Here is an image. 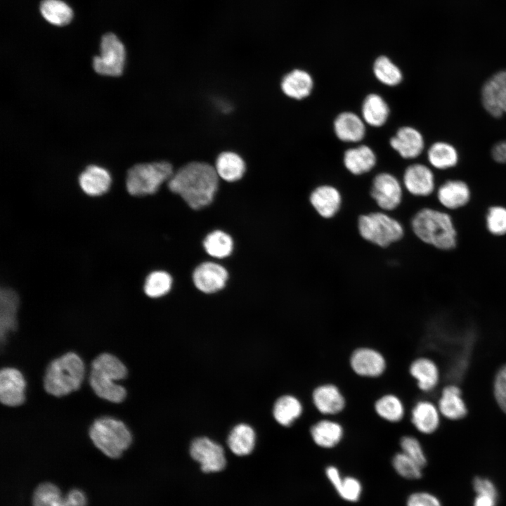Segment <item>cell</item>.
I'll use <instances>...</instances> for the list:
<instances>
[{
  "label": "cell",
  "mask_w": 506,
  "mask_h": 506,
  "mask_svg": "<svg viewBox=\"0 0 506 506\" xmlns=\"http://www.w3.org/2000/svg\"><path fill=\"white\" fill-rule=\"evenodd\" d=\"M218 186L219 176L214 167L203 162L185 164L174 173L168 183L169 190L194 209L209 205Z\"/></svg>",
  "instance_id": "cell-1"
},
{
  "label": "cell",
  "mask_w": 506,
  "mask_h": 506,
  "mask_svg": "<svg viewBox=\"0 0 506 506\" xmlns=\"http://www.w3.org/2000/svg\"><path fill=\"white\" fill-rule=\"evenodd\" d=\"M410 228L422 242L449 250L456 245V231L449 215L432 207L419 209L411 218Z\"/></svg>",
  "instance_id": "cell-2"
},
{
  "label": "cell",
  "mask_w": 506,
  "mask_h": 506,
  "mask_svg": "<svg viewBox=\"0 0 506 506\" xmlns=\"http://www.w3.org/2000/svg\"><path fill=\"white\" fill-rule=\"evenodd\" d=\"M127 368L117 356L103 353L92 361L89 374V384L93 392L100 398L114 403L124 401L126 397L125 388L116 383L127 376Z\"/></svg>",
  "instance_id": "cell-3"
},
{
  "label": "cell",
  "mask_w": 506,
  "mask_h": 506,
  "mask_svg": "<svg viewBox=\"0 0 506 506\" xmlns=\"http://www.w3.org/2000/svg\"><path fill=\"white\" fill-rule=\"evenodd\" d=\"M84 375L82 359L74 352H67L48 365L43 379L44 388L48 394L62 397L79 389Z\"/></svg>",
  "instance_id": "cell-4"
},
{
  "label": "cell",
  "mask_w": 506,
  "mask_h": 506,
  "mask_svg": "<svg viewBox=\"0 0 506 506\" xmlns=\"http://www.w3.org/2000/svg\"><path fill=\"white\" fill-rule=\"evenodd\" d=\"M358 229L364 240L382 248L398 242L405 235L402 223L382 210L361 214L358 219Z\"/></svg>",
  "instance_id": "cell-5"
},
{
  "label": "cell",
  "mask_w": 506,
  "mask_h": 506,
  "mask_svg": "<svg viewBox=\"0 0 506 506\" xmlns=\"http://www.w3.org/2000/svg\"><path fill=\"white\" fill-rule=\"evenodd\" d=\"M89 435L94 446L110 458H119L132 442V435L126 425L109 416L93 422Z\"/></svg>",
  "instance_id": "cell-6"
},
{
  "label": "cell",
  "mask_w": 506,
  "mask_h": 506,
  "mask_svg": "<svg viewBox=\"0 0 506 506\" xmlns=\"http://www.w3.org/2000/svg\"><path fill=\"white\" fill-rule=\"evenodd\" d=\"M173 174V166L167 161L136 164L126 173V188L134 196L153 195Z\"/></svg>",
  "instance_id": "cell-7"
},
{
  "label": "cell",
  "mask_w": 506,
  "mask_h": 506,
  "mask_svg": "<svg viewBox=\"0 0 506 506\" xmlns=\"http://www.w3.org/2000/svg\"><path fill=\"white\" fill-rule=\"evenodd\" d=\"M348 365L357 377L375 380L385 375L389 368V361L379 349L370 345H361L350 352Z\"/></svg>",
  "instance_id": "cell-8"
},
{
  "label": "cell",
  "mask_w": 506,
  "mask_h": 506,
  "mask_svg": "<svg viewBox=\"0 0 506 506\" xmlns=\"http://www.w3.org/2000/svg\"><path fill=\"white\" fill-rule=\"evenodd\" d=\"M309 405L320 417L337 418L346 410L348 398L338 384L323 381L311 389Z\"/></svg>",
  "instance_id": "cell-9"
},
{
  "label": "cell",
  "mask_w": 506,
  "mask_h": 506,
  "mask_svg": "<svg viewBox=\"0 0 506 506\" xmlns=\"http://www.w3.org/2000/svg\"><path fill=\"white\" fill-rule=\"evenodd\" d=\"M403 186L392 174L381 172L370 183V195L379 210L391 212L401 205L404 197Z\"/></svg>",
  "instance_id": "cell-10"
},
{
  "label": "cell",
  "mask_w": 506,
  "mask_h": 506,
  "mask_svg": "<svg viewBox=\"0 0 506 506\" xmlns=\"http://www.w3.org/2000/svg\"><path fill=\"white\" fill-rule=\"evenodd\" d=\"M125 49L121 41L112 33L103 36L99 56H94L93 67L99 74L118 77L123 72Z\"/></svg>",
  "instance_id": "cell-11"
},
{
  "label": "cell",
  "mask_w": 506,
  "mask_h": 506,
  "mask_svg": "<svg viewBox=\"0 0 506 506\" xmlns=\"http://www.w3.org/2000/svg\"><path fill=\"white\" fill-rule=\"evenodd\" d=\"M309 439L317 447L330 450L337 447L346 437L344 423L337 417H320L308 428Z\"/></svg>",
  "instance_id": "cell-12"
},
{
  "label": "cell",
  "mask_w": 506,
  "mask_h": 506,
  "mask_svg": "<svg viewBox=\"0 0 506 506\" xmlns=\"http://www.w3.org/2000/svg\"><path fill=\"white\" fill-rule=\"evenodd\" d=\"M190 454L198 462L205 472H216L224 469L226 460L223 448L207 437L194 439L190 447Z\"/></svg>",
  "instance_id": "cell-13"
},
{
  "label": "cell",
  "mask_w": 506,
  "mask_h": 506,
  "mask_svg": "<svg viewBox=\"0 0 506 506\" xmlns=\"http://www.w3.org/2000/svg\"><path fill=\"white\" fill-rule=\"evenodd\" d=\"M481 102L485 110L494 117L506 113V70L495 73L484 83Z\"/></svg>",
  "instance_id": "cell-14"
},
{
  "label": "cell",
  "mask_w": 506,
  "mask_h": 506,
  "mask_svg": "<svg viewBox=\"0 0 506 506\" xmlns=\"http://www.w3.org/2000/svg\"><path fill=\"white\" fill-rule=\"evenodd\" d=\"M309 202L316 212L323 219L336 216L342 207L343 197L340 190L331 184H321L312 190Z\"/></svg>",
  "instance_id": "cell-15"
},
{
  "label": "cell",
  "mask_w": 506,
  "mask_h": 506,
  "mask_svg": "<svg viewBox=\"0 0 506 506\" xmlns=\"http://www.w3.org/2000/svg\"><path fill=\"white\" fill-rule=\"evenodd\" d=\"M26 381L20 370L5 367L0 372V401L6 406L17 407L25 401Z\"/></svg>",
  "instance_id": "cell-16"
},
{
  "label": "cell",
  "mask_w": 506,
  "mask_h": 506,
  "mask_svg": "<svg viewBox=\"0 0 506 506\" xmlns=\"http://www.w3.org/2000/svg\"><path fill=\"white\" fill-rule=\"evenodd\" d=\"M406 192L415 197H426L434 190V176L432 170L422 164L408 166L402 177Z\"/></svg>",
  "instance_id": "cell-17"
},
{
  "label": "cell",
  "mask_w": 506,
  "mask_h": 506,
  "mask_svg": "<svg viewBox=\"0 0 506 506\" xmlns=\"http://www.w3.org/2000/svg\"><path fill=\"white\" fill-rule=\"evenodd\" d=\"M372 410L378 419L390 424L401 423L406 414L403 398L394 391L379 395L372 403Z\"/></svg>",
  "instance_id": "cell-18"
},
{
  "label": "cell",
  "mask_w": 506,
  "mask_h": 506,
  "mask_svg": "<svg viewBox=\"0 0 506 506\" xmlns=\"http://www.w3.org/2000/svg\"><path fill=\"white\" fill-rule=\"evenodd\" d=\"M227 271L222 266L205 262L194 271L193 280L195 287L205 293H214L221 290L228 279Z\"/></svg>",
  "instance_id": "cell-19"
},
{
  "label": "cell",
  "mask_w": 506,
  "mask_h": 506,
  "mask_svg": "<svg viewBox=\"0 0 506 506\" xmlns=\"http://www.w3.org/2000/svg\"><path fill=\"white\" fill-rule=\"evenodd\" d=\"M390 145L405 159H413L421 154L424 143L422 135L410 126H403L398 129L390 139Z\"/></svg>",
  "instance_id": "cell-20"
},
{
  "label": "cell",
  "mask_w": 506,
  "mask_h": 506,
  "mask_svg": "<svg viewBox=\"0 0 506 506\" xmlns=\"http://www.w3.org/2000/svg\"><path fill=\"white\" fill-rule=\"evenodd\" d=\"M408 373L415 381L417 388L424 392L432 391L439 379L436 365L427 357L413 360L408 366Z\"/></svg>",
  "instance_id": "cell-21"
},
{
  "label": "cell",
  "mask_w": 506,
  "mask_h": 506,
  "mask_svg": "<svg viewBox=\"0 0 506 506\" xmlns=\"http://www.w3.org/2000/svg\"><path fill=\"white\" fill-rule=\"evenodd\" d=\"M112 178L109 171L103 167L91 164L85 168L79 176L81 189L89 196H100L110 188Z\"/></svg>",
  "instance_id": "cell-22"
},
{
  "label": "cell",
  "mask_w": 506,
  "mask_h": 506,
  "mask_svg": "<svg viewBox=\"0 0 506 506\" xmlns=\"http://www.w3.org/2000/svg\"><path fill=\"white\" fill-rule=\"evenodd\" d=\"M19 297L17 293L9 288L1 289L0 292V337L4 344L8 335L15 330L17 327V311Z\"/></svg>",
  "instance_id": "cell-23"
},
{
  "label": "cell",
  "mask_w": 506,
  "mask_h": 506,
  "mask_svg": "<svg viewBox=\"0 0 506 506\" xmlns=\"http://www.w3.org/2000/svg\"><path fill=\"white\" fill-rule=\"evenodd\" d=\"M410 422L420 433L432 434L439 425V410L434 404L429 401H418L410 410Z\"/></svg>",
  "instance_id": "cell-24"
},
{
  "label": "cell",
  "mask_w": 506,
  "mask_h": 506,
  "mask_svg": "<svg viewBox=\"0 0 506 506\" xmlns=\"http://www.w3.org/2000/svg\"><path fill=\"white\" fill-rule=\"evenodd\" d=\"M304 411V404L299 397L284 394L275 401L273 415L280 425L290 427L303 416Z\"/></svg>",
  "instance_id": "cell-25"
},
{
  "label": "cell",
  "mask_w": 506,
  "mask_h": 506,
  "mask_svg": "<svg viewBox=\"0 0 506 506\" xmlns=\"http://www.w3.org/2000/svg\"><path fill=\"white\" fill-rule=\"evenodd\" d=\"M313 81L309 73L294 69L286 74L280 83L283 93L293 99L301 100L309 96L312 91Z\"/></svg>",
  "instance_id": "cell-26"
},
{
  "label": "cell",
  "mask_w": 506,
  "mask_h": 506,
  "mask_svg": "<svg viewBox=\"0 0 506 506\" xmlns=\"http://www.w3.org/2000/svg\"><path fill=\"white\" fill-rule=\"evenodd\" d=\"M334 131L337 137L346 142H358L365 134L363 121L355 113L344 112L335 119Z\"/></svg>",
  "instance_id": "cell-27"
},
{
  "label": "cell",
  "mask_w": 506,
  "mask_h": 506,
  "mask_svg": "<svg viewBox=\"0 0 506 506\" xmlns=\"http://www.w3.org/2000/svg\"><path fill=\"white\" fill-rule=\"evenodd\" d=\"M376 155L368 145L348 149L344 155V164L353 175L361 176L371 171L376 164Z\"/></svg>",
  "instance_id": "cell-28"
},
{
  "label": "cell",
  "mask_w": 506,
  "mask_h": 506,
  "mask_svg": "<svg viewBox=\"0 0 506 506\" xmlns=\"http://www.w3.org/2000/svg\"><path fill=\"white\" fill-rule=\"evenodd\" d=\"M437 198L443 207L455 209L465 206L469 202L470 190L465 182L450 180L439 187Z\"/></svg>",
  "instance_id": "cell-29"
},
{
  "label": "cell",
  "mask_w": 506,
  "mask_h": 506,
  "mask_svg": "<svg viewBox=\"0 0 506 506\" xmlns=\"http://www.w3.org/2000/svg\"><path fill=\"white\" fill-rule=\"evenodd\" d=\"M214 168L219 177L228 182H234L244 176L246 164L237 153L224 151L217 156Z\"/></svg>",
  "instance_id": "cell-30"
},
{
  "label": "cell",
  "mask_w": 506,
  "mask_h": 506,
  "mask_svg": "<svg viewBox=\"0 0 506 506\" xmlns=\"http://www.w3.org/2000/svg\"><path fill=\"white\" fill-rule=\"evenodd\" d=\"M439 409L443 416L450 420L461 419L467 415V409L458 387L450 385L443 389Z\"/></svg>",
  "instance_id": "cell-31"
},
{
  "label": "cell",
  "mask_w": 506,
  "mask_h": 506,
  "mask_svg": "<svg viewBox=\"0 0 506 506\" xmlns=\"http://www.w3.org/2000/svg\"><path fill=\"white\" fill-rule=\"evenodd\" d=\"M325 474L338 494L345 500L356 502L361 494V484L354 477L342 478L339 469L333 465L327 466Z\"/></svg>",
  "instance_id": "cell-32"
},
{
  "label": "cell",
  "mask_w": 506,
  "mask_h": 506,
  "mask_svg": "<svg viewBox=\"0 0 506 506\" xmlns=\"http://www.w3.org/2000/svg\"><path fill=\"white\" fill-rule=\"evenodd\" d=\"M361 112L363 119L368 124L379 127L387 122L389 115V108L379 95L370 93L364 99Z\"/></svg>",
  "instance_id": "cell-33"
},
{
  "label": "cell",
  "mask_w": 506,
  "mask_h": 506,
  "mask_svg": "<svg viewBox=\"0 0 506 506\" xmlns=\"http://www.w3.org/2000/svg\"><path fill=\"white\" fill-rule=\"evenodd\" d=\"M255 439V432L249 425L239 424L230 432L227 443L234 454L243 456L249 455L253 450Z\"/></svg>",
  "instance_id": "cell-34"
},
{
  "label": "cell",
  "mask_w": 506,
  "mask_h": 506,
  "mask_svg": "<svg viewBox=\"0 0 506 506\" xmlns=\"http://www.w3.org/2000/svg\"><path fill=\"white\" fill-rule=\"evenodd\" d=\"M428 160L435 168L446 169L455 166L458 161L456 149L446 142H436L428 150Z\"/></svg>",
  "instance_id": "cell-35"
},
{
  "label": "cell",
  "mask_w": 506,
  "mask_h": 506,
  "mask_svg": "<svg viewBox=\"0 0 506 506\" xmlns=\"http://www.w3.org/2000/svg\"><path fill=\"white\" fill-rule=\"evenodd\" d=\"M40 11L48 22L58 26L67 25L73 17L70 7L60 0H43L40 4Z\"/></svg>",
  "instance_id": "cell-36"
},
{
  "label": "cell",
  "mask_w": 506,
  "mask_h": 506,
  "mask_svg": "<svg viewBox=\"0 0 506 506\" xmlns=\"http://www.w3.org/2000/svg\"><path fill=\"white\" fill-rule=\"evenodd\" d=\"M203 245L208 254L222 259L231 254L233 244L229 235L221 231H215L205 238Z\"/></svg>",
  "instance_id": "cell-37"
},
{
  "label": "cell",
  "mask_w": 506,
  "mask_h": 506,
  "mask_svg": "<svg viewBox=\"0 0 506 506\" xmlns=\"http://www.w3.org/2000/svg\"><path fill=\"white\" fill-rule=\"evenodd\" d=\"M373 72L381 83L387 86L398 85L403 79V74L398 67L384 56H381L375 60Z\"/></svg>",
  "instance_id": "cell-38"
},
{
  "label": "cell",
  "mask_w": 506,
  "mask_h": 506,
  "mask_svg": "<svg viewBox=\"0 0 506 506\" xmlns=\"http://www.w3.org/2000/svg\"><path fill=\"white\" fill-rule=\"evenodd\" d=\"M171 284L172 279L169 273L162 271H153L145 279L144 292L149 297H160L169 292Z\"/></svg>",
  "instance_id": "cell-39"
},
{
  "label": "cell",
  "mask_w": 506,
  "mask_h": 506,
  "mask_svg": "<svg viewBox=\"0 0 506 506\" xmlns=\"http://www.w3.org/2000/svg\"><path fill=\"white\" fill-rule=\"evenodd\" d=\"M64 497L60 489L51 483L40 484L34 491L33 506H63Z\"/></svg>",
  "instance_id": "cell-40"
},
{
  "label": "cell",
  "mask_w": 506,
  "mask_h": 506,
  "mask_svg": "<svg viewBox=\"0 0 506 506\" xmlns=\"http://www.w3.org/2000/svg\"><path fill=\"white\" fill-rule=\"evenodd\" d=\"M391 464L395 471L403 478L416 479L422 476V467L402 451L393 455Z\"/></svg>",
  "instance_id": "cell-41"
},
{
  "label": "cell",
  "mask_w": 506,
  "mask_h": 506,
  "mask_svg": "<svg viewBox=\"0 0 506 506\" xmlns=\"http://www.w3.org/2000/svg\"><path fill=\"white\" fill-rule=\"evenodd\" d=\"M401 451L415 461L422 468L427 460L420 441L410 434H403L398 438Z\"/></svg>",
  "instance_id": "cell-42"
},
{
  "label": "cell",
  "mask_w": 506,
  "mask_h": 506,
  "mask_svg": "<svg viewBox=\"0 0 506 506\" xmlns=\"http://www.w3.org/2000/svg\"><path fill=\"white\" fill-rule=\"evenodd\" d=\"M486 226L495 235L506 234V208L501 206L490 207L486 215Z\"/></svg>",
  "instance_id": "cell-43"
},
{
  "label": "cell",
  "mask_w": 506,
  "mask_h": 506,
  "mask_svg": "<svg viewBox=\"0 0 506 506\" xmlns=\"http://www.w3.org/2000/svg\"><path fill=\"white\" fill-rule=\"evenodd\" d=\"M494 394L498 404L506 413V365L496 375Z\"/></svg>",
  "instance_id": "cell-44"
},
{
  "label": "cell",
  "mask_w": 506,
  "mask_h": 506,
  "mask_svg": "<svg viewBox=\"0 0 506 506\" xmlns=\"http://www.w3.org/2000/svg\"><path fill=\"white\" fill-rule=\"evenodd\" d=\"M407 506H441V504L434 495L426 492H418L409 496Z\"/></svg>",
  "instance_id": "cell-45"
},
{
  "label": "cell",
  "mask_w": 506,
  "mask_h": 506,
  "mask_svg": "<svg viewBox=\"0 0 506 506\" xmlns=\"http://www.w3.org/2000/svg\"><path fill=\"white\" fill-rule=\"evenodd\" d=\"M473 487L476 495H486L495 498L498 496L495 485L488 479L476 477L473 481Z\"/></svg>",
  "instance_id": "cell-46"
},
{
  "label": "cell",
  "mask_w": 506,
  "mask_h": 506,
  "mask_svg": "<svg viewBox=\"0 0 506 506\" xmlns=\"http://www.w3.org/2000/svg\"><path fill=\"white\" fill-rule=\"evenodd\" d=\"M86 497L79 489H72L64 497L63 506H86Z\"/></svg>",
  "instance_id": "cell-47"
},
{
  "label": "cell",
  "mask_w": 506,
  "mask_h": 506,
  "mask_svg": "<svg viewBox=\"0 0 506 506\" xmlns=\"http://www.w3.org/2000/svg\"><path fill=\"white\" fill-rule=\"evenodd\" d=\"M492 157L499 163H506V141L497 143L491 150Z\"/></svg>",
  "instance_id": "cell-48"
},
{
  "label": "cell",
  "mask_w": 506,
  "mask_h": 506,
  "mask_svg": "<svg viewBox=\"0 0 506 506\" xmlns=\"http://www.w3.org/2000/svg\"><path fill=\"white\" fill-rule=\"evenodd\" d=\"M496 500L497 498L491 495H476L474 506H495Z\"/></svg>",
  "instance_id": "cell-49"
}]
</instances>
